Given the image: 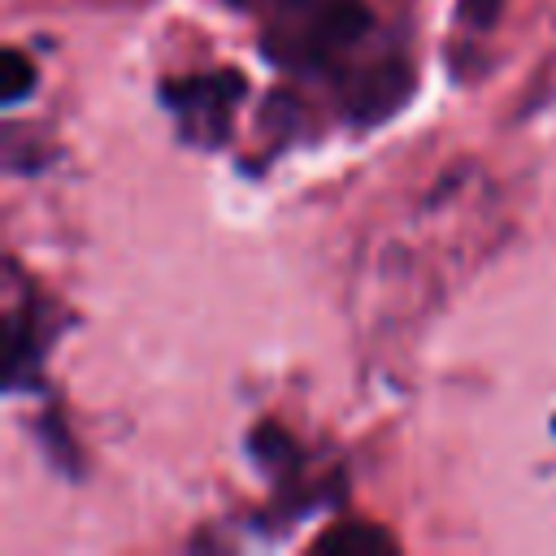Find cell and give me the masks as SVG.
Returning a JSON list of instances; mask_svg holds the SVG:
<instances>
[{
  "label": "cell",
  "mask_w": 556,
  "mask_h": 556,
  "mask_svg": "<svg viewBox=\"0 0 556 556\" xmlns=\"http://www.w3.org/2000/svg\"><path fill=\"white\" fill-rule=\"evenodd\" d=\"M248 447H252V456H256V460H261L269 473H287V469L300 460V452H295L291 434H287L282 426H274V421L256 426V430L248 434Z\"/></svg>",
  "instance_id": "8992f818"
},
{
  "label": "cell",
  "mask_w": 556,
  "mask_h": 556,
  "mask_svg": "<svg viewBox=\"0 0 556 556\" xmlns=\"http://www.w3.org/2000/svg\"><path fill=\"white\" fill-rule=\"evenodd\" d=\"M265 13L261 52L291 74L339 70L343 56L369 35L365 0H235Z\"/></svg>",
  "instance_id": "6da1fadb"
},
{
  "label": "cell",
  "mask_w": 556,
  "mask_h": 556,
  "mask_svg": "<svg viewBox=\"0 0 556 556\" xmlns=\"http://www.w3.org/2000/svg\"><path fill=\"white\" fill-rule=\"evenodd\" d=\"M243 91H248V83L235 70H208V74L161 83V100L178 117L182 139L208 143V148L226 139L230 117H235V104H239Z\"/></svg>",
  "instance_id": "7a4b0ae2"
},
{
  "label": "cell",
  "mask_w": 556,
  "mask_h": 556,
  "mask_svg": "<svg viewBox=\"0 0 556 556\" xmlns=\"http://www.w3.org/2000/svg\"><path fill=\"white\" fill-rule=\"evenodd\" d=\"M500 13V0H460V26H473V30H486Z\"/></svg>",
  "instance_id": "ba28073f"
},
{
  "label": "cell",
  "mask_w": 556,
  "mask_h": 556,
  "mask_svg": "<svg viewBox=\"0 0 556 556\" xmlns=\"http://www.w3.org/2000/svg\"><path fill=\"white\" fill-rule=\"evenodd\" d=\"M43 361V339L35 330V317L13 313L9 317V361H4V387L17 391L26 387V378L35 374V365Z\"/></svg>",
  "instance_id": "277c9868"
},
{
  "label": "cell",
  "mask_w": 556,
  "mask_h": 556,
  "mask_svg": "<svg viewBox=\"0 0 556 556\" xmlns=\"http://www.w3.org/2000/svg\"><path fill=\"white\" fill-rule=\"evenodd\" d=\"M413 96V70L404 56H387L378 65H365L361 74H352L348 91H343V109L356 126H374L382 117H391L404 100Z\"/></svg>",
  "instance_id": "3957f363"
},
{
  "label": "cell",
  "mask_w": 556,
  "mask_h": 556,
  "mask_svg": "<svg viewBox=\"0 0 556 556\" xmlns=\"http://www.w3.org/2000/svg\"><path fill=\"white\" fill-rule=\"evenodd\" d=\"M313 552H395V539L369 521H334L313 539Z\"/></svg>",
  "instance_id": "5b68a950"
},
{
  "label": "cell",
  "mask_w": 556,
  "mask_h": 556,
  "mask_svg": "<svg viewBox=\"0 0 556 556\" xmlns=\"http://www.w3.org/2000/svg\"><path fill=\"white\" fill-rule=\"evenodd\" d=\"M552 430H556V421H552Z\"/></svg>",
  "instance_id": "9c48e42d"
},
{
  "label": "cell",
  "mask_w": 556,
  "mask_h": 556,
  "mask_svg": "<svg viewBox=\"0 0 556 556\" xmlns=\"http://www.w3.org/2000/svg\"><path fill=\"white\" fill-rule=\"evenodd\" d=\"M30 87H35V70H30L26 52L22 48H9L4 52V87H0V100L4 104H22Z\"/></svg>",
  "instance_id": "52a82bcc"
}]
</instances>
